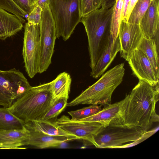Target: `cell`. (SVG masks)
I'll list each match as a JSON object with an SVG mask.
<instances>
[{
	"mask_svg": "<svg viewBox=\"0 0 159 159\" xmlns=\"http://www.w3.org/2000/svg\"><path fill=\"white\" fill-rule=\"evenodd\" d=\"M124 115L125 126L149 130L154 123L158 122L159 116L155 106L159 98V83L155 85L139 80L129 93Z\"/></svg>",
	"mask_w": 159,
	"mask_h": 159,
	"instance_id": "1",
	"label": "cell"
},
{
	"mask_svg": "<svg viewBox=\"0 0 159 159\" xmlns=\"http://www.w3.org/2000/svg\"><path fill=\"white\" fill-rule=\"evenodd\" d=\"M50 2V0H38L35 5L39 6L43 9L46 6L49 5Z\"/></svg>",
	"mask_w": 159,
	"mask_h": 159,
	"instance_id": "34",
	"label": "cell"
},
{
	"mask_svg": "<svg viewBox=\"0 0 159 159\" xmlns=\"http://www.w3.org/2000/svg\"><path fill=\"white\" fill-rule=\"evenodd\" d=\"M100 105H91L75 111H69L68 113L71 116V120L77 121L97 113L102 109Z\"/></svg>",
	"mask_w": 159,
	"mask_h": 159,
	"instance_id": "25",
	"label": "cell"
},
{
	"mask_svg": "<svg viewBox=\"0 0 159 159\" xmlns=\"http://www.w3.org/2000/svg\"><path fill=\"white\" fill-rule=\"evenodd\" d=\"M129 99L128 94L122 100L106 106L97 113L77 121L96 122L105 128L109 126L125 127L124 115Z\"/></svg>",
	"mask_w": 159,
	"mask_h": 159,
	"instance_id": "11",
	"label": "cell"
},
{
	"mask_svg": "<svg viewBox=\"0 0 159 159\" xmlns=\"http://www.w3.org/2000/svg\"><path fill=\"white\" fill-rule=\"evenodd\" d=\"M29 130V136L25 142V145H30L42 149L58 147L63 143L71 140L65 136L50 135L34 130Z\"/></svg>",
	"mask_w": 159,
	"mask_h": 159,
	"instance_id": "16",
	"label": "cell"
},
{
	"mask_svg": "<svg viewBox=\"0 0 159 159\" xmlns=\"http://www.w3.org/2000/svg\"><path fill=\"white\" fill-rule=\"evenodd\" d=\"M139 0H130L127 7L126 19L127 22L130 14L134 6Z\"/></svg>",
	"mask_w": 159,
	"mask_h": 159,
	"instance_id": "31",
	"label": "cell"
},
{
	"mask_svg": "<svg viewBox=\"0 0 159 159\" xmlns=\"http://www.w3.org/2000/svg\"><path fill=\"white\" fill-rule=\"evenodd\" d=\"M159 0H152L139 26L143 36L157 40L159 39Z\"/></svg>",
	"mask_w": 159,
	"mask_h": 159,
	"instance_id": "14",
	"label": "cell"
},
{
	"mask_svg": "<svg viewBox=\"0 0 159 159\" xmlns=\"http://www.w3.org/2000/svg\"><path fill=\"white\" fill-rule=\"evenodd\" d=\"M27 15L32 11L34 6L30 0H12Z\"/></svg>",
	"mask_w": 159,
	"mask_h": 159,
	"instance_id": "30",
	"label": "cell"
},
{
	"mask_svg": "<svg viewBox=\"0 0 159 159\" xmlns=\"http://www.w3.org/2000/svg\"><path fill=\"white\" fill-rule=\"evenodd\" d=\"M51 82L31 86L8 108L25 124L42 120L51 107Z\"/></svg>",
	"mask_w": 159,
	"mask_h": 159,
	"instance_id": "3",
	"label": "cell"
},
{
	"mask_svg": "<svg viewBox=\"0 0 159 159\" xmlns=\"http://www.w3.org/2000/svg\"><path fill=\"white\" fill-rule=\"evenodd\" d=\"M143 37L139 25L121 20L118 34L121 57L127 61L133 52L138 48Z\"/></svg>",
	"mask_w": 159,
	"mask_h": 159,
	"instance_id": "12",
	"label": "cell"
},
{
	"mask_svg": "<svg viewBox=\"0 0 159 159\" xmlns=\"http://www.w3.org/2000/svg\"><path fill=\"white\" fill-rule=\"evenodd\" d=\"M123 0H116L113 5L111 25V34L116 39L118 36L121 21Z\"/></svg>",
	"mask_w": 159,
	"mask_h": 159,
	"instance_id": "23",
	"label": "cell"
},
{
	"mask_svg": "<svg viewBox=\"0 0 159 159\" xmlns=\"http://www.w3.org/2000/svg\"><path fill=\"white\" fill-rule=\"evenodd\" d=\"M93 2L95 10L100 8L101 7L102 0H93Z\"/></svg>",
	"mask_w": 159,
	"mask_h": 159,
	"instance_id": "35",
	"label": "cell"
},
{
	"mask_svg": "<svg viewBox=\"0 0 159 159\" xmlns=\"http://www.w3.org/2000/svg\"><path fill=\"white\" fill-rule=\"evenodd\" d=\"M31 86L19 70H0V105L10 107Z\"/></svg>",
	"mask_w": 159,
	"mask_h": 159,
	"instance_id": "7",
	"label": "cell"
},
{
	"mask_svg": "<svg viewBox=\"0 0 159 159\" xmlns=\"http://www.w3.org/2000/svg\"><path fill=\"white\" fill-rule=\"evenodd\" d=\"M156 40L143 37L137 48L146 56L153 69L157 77L159 78L158 43Z\"/></svg>",
	"mask_w": 159,
	"mask_h": 159,
	"instance_id": "21",
	"label": "cell"
},
{
	"mask_svg": "<svg viewBox=\"0 0 159 159\" xmlns=\"http://www.w3.org/2000/svg\"><path fill=\"white\" fill-rule=\"evenodd\" d=\"M129 0H123L121 21L124 20L127 22L126 19V16L127 10Z\"/></svg>",
	"mask_w": 159,
	"mask_h": 159,
	"instance_id": "32",
	"label": "cell"
},
{
	"mask_svg": "<svg viewBox=\"0 0 159 159\" xmlns=\"http://www.w3.org/2000/svg\"><path fill=\"white\" fill-rule=\"evenodd\" d=\"M151 1V0H139L132 9L127 22L139 25Z\"/></svg>",
	"mask_w": 159,
	"mask_h": 159,
	"instance_id": "24",
	"label": "cell"
},
{
	"mask_svg": "<svg viewBox=\"0 0 159 159\" xmlns=\"http://www.w3.org/2000/svg\"><path fill=\"white\" fill-rule=\"evenodd\" d=\"M29 133L25 126L21 129L0 130V148H20L18 147L25 145Z\"/></svg>",
	"mask_w": 159,
	"mask_h": 159,
	"instance_id": "17",
	"label": "cell"
},
{
	"mask_svg": "<svg viewBox=\"0 0 159 159\" xmlns=\"http://www.w3.org/2000/svg\"><path fill=\"white\" fill-rule=\"evenodd\" d=\"M39 26L40 55L38 73L41 74L46 71L51 63L57 38L55 23L49 5L42 10Z\"/></svg>",
	"mask_w": 159,
	"mask_h": 159,
	"instance_id": "6",
	"label": "cell"
},
{
	"mask_svg": "<svg viewBox=\"0 0 159 159\" xmlns=\"http://www.w3.org/2000/svg\"><path fill=\"white\" fill-rule=\"evenodd\" d=\"M25 126L29 130H34L50 135L65 136L71 140L78 139L76 136L67 132L50 121L34 120L25 123Z\"/></svg>",
	"mask_w": 159,
	"mask_h": 159,
	"instance_id": "19",
	"label": "cell"
},
{
	"mask_svg": "<svg viewBox=\"0 0 159 159\" xmlns=\"http://www.w3.org/2000/svg\"><path fill=\"white\" fill-rule=\"evenodd\" d=\"M40 35L39 25L28 22L25 23L22 55L26 71L31 78L38 73Z\"/></svg>",
	"mask_w": 159,
	"mask_h": 159,
	"instance_id": "9",
	"label": "cell"
},
{
	"mask_svg": "<svg viewBox=\"0 0 159 159\" xmlns=\"http://www.w3.org/2000/svg\"><path fill=\"white\" fill-rule=\"evenodd\" d=\"M120 50L118 37L114 39L111 35L109 42L95 66L91 70L90 76L97 79L102 75L111 64Z\"/></svg>",
	"mask_w": 159,
	"mask_h": 159,
	"instance_id": "15",
	"label": "cell"
},
{
	"mask_svg": "<svg viewBox=\"0 0 159 159\" xmlns=\"http://www.w3.org/2000/svg\"><path fill=\"white\" fill-rule=\"evenodd\" d=\"M25 123L9 110L8 108L0 107V130L21 129Z\"/></svg>",
	"mask_w": 159,
	"mask_h": 159,
	"instance_id": "22",
	"label": "cell"
},
{
	"mask_svg": "<svg viewBox=\"0 0 159 159\" xmlns=\"http://www.w3.org/2000/svg\"><path fill=\"white\" fill-rule=\"evenodd\" d=\"M53 123L67 132L86 140L97 148L94 137L104 128L102 124L96 122L73 121L67 116L63 115Z\"/></svg>",
	"mask_w": 159,
	"mask_h": 159,
	"instance_id": "10",
	"label": "cell"
},
{
	"mask_svg": "<svg viewBox=\"0 0 159 159\" xmlns=\"http://www.w3.org/2000/svg\"><path fill=\"white\" fill-rule=\"evenodd\" d=\"M0 7L16 16L22 23L25 21L24 18L27 15L12 0H0Z\"/></svg>",
	"mask_w": 159,
	"mask_h": 159,
	"instance_id": "27",
	"label": "cell"
},
{
	"mask_svg": "<svg viewBox=\"0 0 159 159\" xmlns=\"http://www.w3.org/2000/svg\"><path fill=\"white\" fill-rule=\"evenodd\" d=\"M23 27L18 17L0 7V39L4 40L14 35Z\"/></svg>",
	"mask_w": 159,
	"mask_h": 159,
	"instance_id": "18",
	"label": "cell"
},
{
	"mask_svg": "<svg viewBox=\"0 0 159 159\" xmlns=\"http://www.w3.org/2000/svg\"><path fill=\"white\" fill-rule=\"evenodd\" d=\"M81 17L95 10L93 0H80Z\"/></svg>",
	"mask_w": 159,
	"mask_h": 159,
	"instance_id": "29",
	"label": "cell"
},
{
	"mask_svg": "<svg viewBox=\"0 0 159 159\" xmlns=\"http://www.w3.org/2000/svg\"><path fill=\"white\" fill-rule=\"evenodd\" d=\"M116 0H102L101 7L104 8H109L112 7Z\"/></svg>",
	"mask_w": 159,
	"mask_h": 159,
	"instance_id": "33",
	"label": "cell"
},
{
	"mask_svg": "<svg viewBox=\"0 0 159 159\" xmlns=\"http://www.w3.org/2000/svg\"><path fill=\"white\" fill-rule=\"evenodd\" d=\"M151 1L152 0H151Z\"/></svg>",
	"mask_w": 159,
	"mask_h": 159,
	"instance_id": "37",
	"label": "cell"
},
{
	"mask_svg": "<svg viewBox=\"0 0 159 159\" xmlns=\"http://www.w3.org/2000/svg\"><path fill=\"white\" fill-rule=\"evenodd\" d=\"M31 2L34 6L38 0H30Z\"/></svg>",
	"mask_w": 159,
	"mask_h": 159,
	"instance_id": "36",
	"label": "cell"
},
{
	"mask_svg": "<svg viewBox=\"0 0 159 159\" xmlns=\"http://www.w3.org/2000/svg\"><path fill=\"white\" fill-rule=\"evenodd\" d=\"M71 81L70 75L64 72L59 74L54 80L51 82L52 93L51 107L60 98L68 99Z\"/></svg>",
	"mask_w": 159,
	"mask_h": 159,
	"instance_id": "20",
	"label": "cell"
},
{
	"mask_svg": "<svg viewBox=\"0 0 159 159\" xmlns=\"http://www.w3.org/2000/svg\"><path fill=\"white\" fill-rule=\"evenodd\" d=\"M133 74L139 79L151 84L159 83L151 64L146 55L138 48L134 50L127 61Z\"/></svg>",
	"mask_w": 159,
	"mask_h": 159,
	"instance_id": "13",
	"label": "cell"
},
{
	"mask_svg": "<svg viewBox=\"0 0 159 159\" xmlns=\"http://www.w3.org/2000/svg\"><path fill=\"white\" fill-rule=\"evenodd\" d=\"M49 7L54 21L57 38L66 41L81 19L80 0H50Z\"/></svg>",
	"mask_w": 159,
	"mask_h": 159,
	"instance_id": "5",
	"label": "cell"
},
{
	"mask_svg": "<svg viewBox=\"0 0 159 159\" xmlns=\"http://www.w3.org/2000/svg\"><path fill=\"white\" fill-rule=\"evenodd\" d=\"M42 9L39 6L35 5L32 11L28 15L27 22L39 25L42 16Z\"/></svg>",
	"mask_w": 159,
	"mask_h": 159,
	"instance_id": "28",
	"label": "cell"
},
{
	"mask_svg": "<svg viewBox=\"0 0 159 159\" xmlns=\"http://www.w3.org/2000/svg\"><path fill=\"white\" fill-rule=\"evenodd\" d=\"M67 100L65 98L58 99L48 110L42 120L50 121L56 118L67 107Z\"/></svg>",
	"mask_w": 159,
	"mask_h": 159,
	"instance_id": "26",
	"label": "cell"
},
{
	"mask_svg": "<svg viewBox=\"0 0 159 159\" xmlns=\"http://www.w3.org/2000/svg\"><path fill=\"white\" fill-rule=\"evenodd\" d=\"M146 131L137 128L108 126L94 137L98 148H116L128 142L145 139Z\"/></svg>",
	"mask_w": 159,
	"mask_h": 159,
	"instance_id": "8",
	"label": "cell"
},
{
	"mask_svg": "<svg viewBox=\"0 0 159 159\" xmlns=\"http://www.w3.org/2000/svg\"><path fill=\"white\" fill-rule=\"evenodd\" d=\"M113 6L109 8L101 7L81 17L88 42L90 66H95L109 42Z\"/></svg>",
	"mask_w": 159,
	"mask_h": 159,
	"instance_id": "2",
	"label": "cell"
},
{
	"mask_svg": "<svg viewBox=\"0 0 159 159\" xmlns=\"http://www.w3.org/2000/svg\"><path fill=\"white\" fill-rule=\"evenodd\" d=\"M123 63L119 64L103 74L96 82L69 103L67 107L79 104L104 106L111 104L112 94L122 82L125 74Z\"/></svg>",
	"mask_w": 159,
	"mask_h": 159,
	"instance_id": "4",
	"label": "cell"
}]
</instances>
